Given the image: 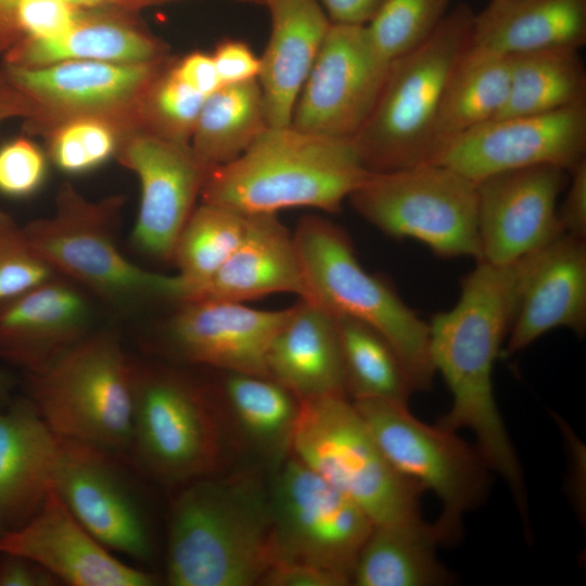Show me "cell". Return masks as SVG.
<instances>
[{
    "mask_svg": "<svg viewBox=\"0 0 586 586\" xmlns=\"http://www.w3.org/2000/svg\"><path fill=\"white\" fill-rule=\"evenodd\" d=\"M521 259L508 265L476 262L461 282L456 305L429 323L435 372L450 392L451 406L440 426L470 430L491 471L509 486L522 514L527 513L524 476L498 410L493 370L517 307Z\"/></svg>",
    "mask_w": 586,
    "mask_h": 586,
    "instance_id": "1",
    "label": "cell"
},
{
    "mask_svg": "<svg viewBox=\"0 0 586 586\" xmlns=\"http://www.w3.org/2000/svg\"><path fill=\"white\" fill-rule=\"evenodd\" d=\"M166 550L173 586L259 585L273 562L268 481L247 469L179 487Z\"/></svg>",
    "mask_w": 586,
    "mask_h": 586,
    "instance_id": "2",
    "label": "cell"
},
{
    "mask_svg": "<svg viewBox=\"0 0 586 586\" xmlns=\"http://www.w3.org/2000/svg\"><path fill=\"white\" fill-rule=\"evenodd\" d=\"M368 174L352 140L268 126L238 158L209 170L201 192L204 203L246 216L293 207L335 213Z\"/></svg>",
    "mask_w": 586,
    "mask_h": 586,
    "instance_id": "3",
    "label": "cell"
},
{
    "mask_svg": "<svg viewBox=\"0 0 586 586\" xmlns=\"http://www.w3.org/2000/svg\"><path fill=\"white\" fill-rule=\"evenodd\" d=\"M473 18L468 4H457L423 43L391 62L369 117L352 139L367 170L392 171L430 163L440 102L470 46Z\"/></svg>",
    "mask_w": 586,
    "mask_h": 586,
    "instance_id": "4",
    "label": "cell"
},
{
    "mask_svg": "<svg viewBox=\"0 0 586 586\" xmlns=\"http://www.w3.org/2000/svg\"><path fill=\"white\" fill-rule=\"evenodd\" d=\"M293 238L307 300L377 330L397 353L413 392L432 388L429 323L383 278L362 268L345 230L310 215L298 221Z\"/></svg>",
    "mask_w": 586,
    "mask_h": 586,
    "instance_id": "5",
    "label": "cell"
},
{
    "mask_svg": "<svg viewBox=\"0 0 586 586\" xmlns=\"http://www.w3.org/2000/svg\"><path fill=\"white\" fill-rule=\"evenodd\" d=\"M27 391L58 436L110 453L130 449L133 361L114 334L91 331L43 367L28 372Z\"/></svg>",
    "mask_w": 586,
    "mask_h": 586,
    "instance_id": "6",
    "label": "cell"
},
{
    "mask_svg": "<svg viewBox=\"0 0 586 586\" xmlns=\"http://www.w3.org/2000/svg\"><path fill=\"white\" fill-rule=\"evenodd\" d=\"M301 402L292 455L352 499L373 526L424 521V489L391 464L347 396Z\"/></svg>",
    "mask_w": 586,
    "mask_h": 586,
    "instance_id": "7",
    "label": "cell"
},
{
    "mask_svg": "<svg viewBox=\"0 0 586 586\" xmlns=\"http://www.w3.org/2000/svg\"><path fill=\"white\" fill-rule=\"evenodd\" d=\"M130 449L158 483L181 487L220 472L229 449L211 388L179 371L133 362Z\"/></svg>",
    "mask_w": 586,
    "mask_h": 586,
    "instance_id": "8",
    "label": "cell"
},
{
    "mask_svg": "<svg viewBox=\"0 0 586 586\" xmlns=\"http://www.w3.org/2000/svg\"><path fill=\"white\" fill-rule=\"evenodd\" d=\"M111 205H91L65 193L56 214L24 226L53 271L107 306L135 310L156 301H180L179 278L152 272L128 260L116 241Z\"/></svg>",
    "mask_w": 586,
    "mask_h": 586,
    "instance_id": "9",
    "label": "cell"
},
{
    "mask_svg": "<svg viewBox=\"0 0 586 586\" xmlns=\"http://www.w3.org/2000/svg\"><path fill=\"white\" fill-rule=\"evenodd\" d=\"M348 199L388 237L418 240L444 258L481 259L475 182L447 166L369 171Z\"/></svg>",
    "mask_w": 586,
    "mask_h": 586,
    "instance_id": "10",
    "label": "cell"
},
{
    "mask_svg": "<svg viewBox=\"0 0 586 586\" xmlns=\"http://www.w3.org/2000/svg\"><path fill=\"white\" fill-rule=\"evenodd\" d=\"M353 404L391 464L438 498L442 510L433 527L440 544L458 542L464 514L484 501L489 485L491 470L475 445L421 421L408 404L378 398Z\"/></svg>",
    "mask_w": 586,
    "mask_h": 586,
    "instance_id": "11",
    "label": "cell"
},
{
    "mask_svg": "<svg viewBox=\"0 0 586 586\" xmlns=\"http://www.w3.org/2000/svg\"><path fill=\"white\" fill-rule=\"evenodd\" d=\"M273 562L302 563L347 577L373 524L347 496L294 455L268 481Z\"/></svg>",
    "mask_w": 586,
    "mask_h": 586,
    "instance_id": "12",
    "label": "cell"
},
{
    "mask_svg": "<svg viewBox=\"0 0 586 586\" xmlns=\"http://www.w3.org/2000/svg\"><path fill=\"white\" fill-rule=\"evenodd\" d=\"M390 64L375 51L366 26L331 23L290 125L352 140L369 117Z\"/></svg>",
    "mask_w": 586,
    "mask_h": 586,
    "instance_id": "13",
    "label": "cell"
},
{
    "mask_svg": "<svg viewBox=\"0 0 586 586\" xmlns=\"http://www.w3.org/2000/svg\"><path fill=\"white\" fill-rule=\"evenodd\" d=\"M585 152L586 103H581L544 114L494 118L451 140L431 163L476 182L539 165L570 170Z\"/></svg>",
    "mask_w": 586,
    "mask_h": 586,
    "instance_id": "14",
    "label": "cell"
},
{
    "mask_svg": "<svg viewBox=\"0 0 586 586\" xmlns=\"http://www.w3.org/2000/svg\"><path fill=\"white\" fill-rule=\"evenodd\" d=\"M568 179L569 170L539 165L476 181L480 260L512 264L563 234L558 199Z\"/></svg>",
    "mask_w": 586,
    "mask_h": 586,
    "instance_id": "15",
    "label": "cell"
},
{
    "mask_svg": "<svg viewBox=\"0 0 586 586\" xmlns=\"http://www.w3.org/2000/svg\"><path fill=\"white\" fill-rule=\"evenodd\" d=\"M111 455L100 447L61 437L53 488L105 547L149 561L153 556L149 521Z\"/></svg>",
    "mask_w": 586,
    "mask_h": 586,
    "instance_id": "16",
    "label": "cell"
},
{
    "mask_svg": "<svg viewBox=\"0 0 586 586\" xmlns=\"http://www.w3.org/2000/svg\"><path fill=\"white\" fill-rule=\"evenodd\" d=\"M0 551L22 555L72 586H154L151 572L128 565L98 540L51 487L39 510L0 539Z\"/></svg>",
    "mask_w": 586,
    "mask_h": 586,
    "instance_id": "17",
    "label": "cell"
},
{
    "mask_svg": "<svg viewBox=\"0 0 586 586\" xmlns=\"http://www.w3.org/2000/svg\"><path fill=\"white\" fill-rule=\"evenodd\" d=\"M290 313L291 307L264 310L238 302L184 301L169 321L168 344L193 364L268 375L269 345Z\"/></svg>",
    "mask_w": 586,
    "mask_h": 586,
    "instance_id": "18",
    "label": "cell"
},
{
    "mask_svg": "<svg viewBox=\"0 0 586 586\" xmlns=\"http://www.w3.org/2000/svg\"><path fill=\"white\" fill-rule=\"evenodd\" d=\"M125 161L141 184L132 242L153 258L173 260L178 237L209 170L186 144L160 137L136 139Z\"/></svg>",
    "mask_w": 586,
    "mask_h": 586,
    "instance_id": "19",
    "label": "cell"
},
{
    "mask_svg": "<svg viewBox=\"0 0 586 586\" xmlns=\"http://www.w3.org/2000/svg\"><path fill=\"white\" fill-rule=\"evenodd\" d=\"M586 331V240L561 234L521 258L518 300L505 355L557 329Z\"/></svg>",
    "mask_w": 586,
    "mask_h": 586,
    "instance_id": "20",
    "label": "cell"
},
{
    "mask_svg": "<svg viewBox=\"0 0 586 586\" xmlns=\"http://www.w3.org/2000/svg\"><path fill=\"white\" fill-rule=\"evenodd\" d=\"M91 321L85 291L56 275L0 308V357L35 371L89 334Z\"/></svg>",
    "mask_w": 586,
    "mask_h": 586,
    "instance_id": "21",
    "label": "cell"
},
{
    "mask_svg": "<svg viewBox=\"0 0 586 586\" xmlns=\"http://www.w3.org/2000/svg\"><path fill=\"white\" fill-rule=\"evenodd\" d=\"M220 372L211 390L229 449L275 470L291 455L301 399L271 377Z\"/></svg>",
    "mask_w": 586,
    "mask_h": 586,
    "instance_id": "22",
    "label": "cell"
},
{
    "mask_svg": "<svg viewBox=\"0 0 586 586\" xmlns=\"http://www.w3.org/2000/svg\"><path fill=\"white\" fill-rule=\"evenodd\" d=\"M271 33L257 76L269 127L291 124L301 89L331 22L319 0H264Z\"/></svg>",
    "mask_w": 586,
    "mask_h": 586,
    "instance_id": "23",
    "label": "cell"
},
{
    "mask_svg": "<svg viewBox=\"0 0 586 586\" xmlns=\"http://www.w3.org/2000/svg\"><path fill=\"white\" fill-rule=\"evenodd\" d=\"M275 293L308 298L293 233L277 214L267 213L249 216L247 232L237 250L184 301L243 303Z\"/></svg>",
    "mask_w": 586,
    "mask_h": 586,
    "instance_id": "24",
    "label": "cell"
},
{
    "mask_svg": "<svg viewBox=\"0 0 586 586\" xmlns=\"http://www.w3.org/2000/svg\"><path fill=\"white\" fill-rule=\"evenodd\" d=\"M60 447L28 397L0 409V513L9 530L27 522L53 487Z\"/></svg>",
    "mask_w": 586,
    "mask_h": 586,
    "instance_id": "25",
    "label": "cell"
},
{
    "mask_svg": "<svg viewBox=\"0 0 586 586\" xmlns=\"http://www.w3.org/2000/svg\"><path fill=\"white\" fill-rule=\"evenodd\" d=\"M268 375L301 400L345 395V377L335 316L300 298L275 334L266 356Z\"/></svg>",
    "mask_w": 586,
    "mask_h": 586,
    "instance_id": "26",
    "label": "cell"
},
{
    "mask_svg": "<svg viewBox=\"0 0 586 586\" xmlns=\"http://www.w3.org/2000/svg\"><path fill=\"white\" fill-rule=\"evenodd\" d=\"M585 43L586 0H492L474 13L470 47L511 58Z\"/></svg>",
    "mask_w": 586,
    "mask_h": 586,
    "instance_id": "27",
    "label": "cell"
},
{
    "mask_svg": "<svg viewBox=\"0 0 586 586\" xmlns=\"http://www.w3.org/2000/svg\"><path fill=\"white\" fill-rule=\"evenodd\" d=\"M509 58L468 47L442 95L432 137L431 160L451 140L499 116L509 92Z\"/></svg>",
    "mask_w": 586,
    "mask_h": 586,
    "instance_id": "28",
    "label": "cell"
},
{
    "mask_svg": "<svg viewBox=\"0 0 586 586\" xmlns=\"http://www.w3.org/2000/svg\"><path fill=\"white\" fill-rule=\"evenodd\" d=\"M433 524L373 526L352 572L357 586H442L453 581L436 556Z\"/></svg>",
    "mask_w": 586,
    "mask_h": 586,
    "instance_id": "29",
    "label": "cell"
},
{
    "mask_svg": "<svg viewBox=\"0 0 586 586\" xmlns=\"http://www.w3.org/2000/svg\"><path fill=\"white\" fill-rule=\"evenodd\" d=\"M268 127L257 78L207 95L194 127L193 152L208 169L238 158Z\"/></svg>",
    "mask_w": 586,
    "mask_h": 586,
    "instance_id": "30",
    "label": "cell"
},
{
    "mask_svg": "<svg viewBox=\"0 0 586 586\" xmlns=\"http://www.w3.org/2000/svg\"><path fill=\"white\" fill-rule=\"evenodd\" d=\"M509 61V92L498 117L544 114L586 103V68L578 50H543Z\"/></svg>",
    "mask_w": 586,
    "mask_h": 586,
    "instance_id": "31",
    "label": "cell"
},
{
    "mask_svg": "<svg viewBox=\"0 0 586 586\" xmlns=\"http://www.w3.org/2000/svg\"><path fill=\"white\" fill-rule=\"evenodd\" d=\"M334 316L347 395L353 400L378 398L408 404L413 390L397 353L387 340L357 319Z\"/></svg>",
    "mask_w": 586,
    "mask_h": 586,
    "instance_id": "32",
    "label": "cell"
},
{
    "mask_svg": "<svg viewBox=\"0 0 586 586\" xmlns=\"http://www.w3.org/2000/svg\"><path fill=\"white\" fill-rule=\"evenodd\" d=\"M249 216L203 203L194 209L175 245L173 262L180 281V302L205 283L243 241Z\"/></svg>",
    "mask_w": 586,
    "mask_h": 586,
    "instance_id": "33",
    "label": "cell"
},
{
    "mask_svg": "<svg viewBox=\"0 0 586 586\" xmlns=\"http://www.w3.org/2000/svg\"><path fill=\"white\" fill-rule=\"evenodd\" d=\"M143 64L67 60L49 67L12 66L13 81L26 90L72 103H102L125 95L149 75Z\"/></svg>",
    "mask_w": 586,
    "mask_h": 586,
    "instance_id": "34",
    "label": "cell"
},
{
    "mask_svg": "<svg viewBox=\"0 0 586 586\" xmlns=\"http://www.w3.org/2000/svg\"><path fill=\"white\" fill-rule=\"evenodd\" d=\"M154 46L142 36L112 24H76L63 36L33 40L23 59L33 64L67 60L101 62H142L154 54Z\"/></svg>",
    "mask_w": 586,
    "mask_h": 586,
    "instance_id": "35",
    "label": "cell"
},
{
    "mask_svg": "<svg viewBox=\"0 0 586 586\" xmlns=\"http://www.w3.org/2000/svg\"><path fill=\"white\" fill-rule=\"evenodd\" d=\"M453 0H386L366 26L387 63L423 43L440 26Z\"/></svg>",
    "mask_w": 586,
    "mask_h": 586,
    "instance_id": "36",
    "label": "cell"
},
{
    "mask_svg": "<svg viewBox=\"0 0 586 586\" xmlns=\"http://www.w3.org/2000/svg\"><path fill=\"white\" fill-rule=\"evenodd\" d=\"M54 276L31 245L24 226L0 211V308Z\"/></svg>",
    "mask_w": 586,
    "mask_h": 586,
    "instance_id": "37",
    "label": "cell"
},
{
    "mask_svg": "<svg viewBox=\"0 0 586 586\" xmlns=\"http://www.w3.org/2000/svg\"><path fill=\"white\" fill-rule=\"evenodd\" d=\"M47 162L40 149L20 138L0 148V193L10 198L34 194L44 181Z\"/></svg>",
    "mask_w": 586,
    "mask_h": 586,
    "instance_id": "38",
    "label": "cell"
},
{
    "mask_svg": "<svg viewBox=\"0 0 586 586\" xmlns=\"http://www.w3.org/2000/svg\"><path fill=\"white\" fill-rule=\"evenodd\" d=\"M206 97L178 79L173 71L157 87L155 109L158 118L175 141L183 143L187 133L194 131L200 111Z\"/></svg>",
    "mask_w": 586,
    "mask_h": 586,
    "instance_id": "39",
    "label": "cell"
},
{
    "mask_svg": "<svg viewBox=\"0 0 586 586\" xmlns=\"http://www.w3.org/2000/svg\"><path fill=\"white\" fill-rule=\"evenodd\" d=\"M10 20L33 40H51L69 31L77 14L66 0H18Z\"/></svg>",
    "mask_w": 586,
    "mask_h": 586,
    "instance_id": "40",
    "label": "cell"
},
{
    "mask_svg": "<svg viewBox=\"0 0 586 586\" xmlns=\"http://www.w3.org/2000/svg\"><path fill=\"white\" fill-rule=\"evenodd\" d=\"M212 56L222 85L254 79L259 74V56L242 40H222Z\"/></svg>",
    "mask_w": 586,
    "mask_h": 586,
    "instance_id": "41",
    "label": "cell"
},
{
    "mask_svg": "<svg viewBox=\"0 0 586 586\" xmlns=\"http://www.w3.org/2000/svg\"><path fill=\"white\" fill-rule=\"evenodd\" d=\"M563 203L558 217L565 234L586 240V157L569 170Z\"/></svg>",
    "mask_w": 586,
    "mask_h": 586,
    "instance_id": "42",
    "label": "cell"
},
{
    "mask_svg": "<svg viewBox=\"0 0 586 586\" xmlns=\"http://www.w3.org/2000/svg\"><path fill=\"white\" fill-rule=\"evenodd\" d=\"M349 579L341 574L314 565L275 562L259 585L265 586H344Z\"/></svg>",
    "mask_w": 586,
    "mask_h": 586,
    "instance_id": "43",
    "label": "cell"
},
{
    "mask_svg": "<svg viewBox=\"0 0 586 586\" xmlns=\"http://www.w3.org/2000/svg\"><path fill=\"white\" fill-rule=\"evenodd\" d=\"M60 581L31 559L0 551V586H55Z\"/></svg>",
    "mask_w": 586,
    "mask_h": 586,
    "instance_id": "44",
    "label": "cell"
},
{
    "mask_svg": "<svg viewBox=\"0 0 586 586\" xmlns=\"http://www.w3.org/2000/svg\"><path fill=\"white\" fill-rule=\"evenodd\" d=\"M173 73L182 82L205 97L222 86L213 56L206 53L189 54L173 69Z\"/></svg>",
    "mask_w": 586,
    "mask_h": 586,
    "instance_id": "45",
    "label": "cell"
},
{
    "mask_svg": "<svg viewBox=\"0 0 586 586\" xmlns=\"http://www.w3.org/2000/svg\"><path fill=\"white\" fill-rule=\"evenodd\" d=\"M52 154L56 165L66 173L79 174L93 168L75 123L58 133Z\"/></svg>",
    "mask_w": 586,
    "mask_h": 586,
    "instance_id": "46",
    "label": "cell"
},
{
    "mask_svg": "<svg viewBox=\"0 0 586 586\" xmlns=\"http://www.w3.org/2000/svg\"><path fill=\"white\" fill-rule=\"evenodd\" d=\"M332 24L367 26L386 0H319Z\"/></svg>",
    "mask_w": 586,
    "mask_h": 586,
    "instance_id": "47",
    "label": "cell"
},
{
    "mask_svg": "<svg viewBox=\"0 0 586 586\" xmlns=\"http://www.w3.org/2000/svg\"><path fill=\"white\" fill-rule=\"evenodd\" d=\"M75 126L93 168L104 163L114 149V139L110 130L93 120L76 122Z\"/></svg>",
    "mask_w": 586,
    "mask_h": 586,
    "instance_id": "48",
    "label": "cell"
},
{
    "mask_svg": "<svg viewBox=\"0 0 586 586\" xmlns=\"http://www.w3.org/2000/svg\"><path fill=\"white\" fill-rule=\"evenodd\" d=\"M22 111L20 98L0 84V122Z\"/></svg>",
    "mask_w": 586,
    "mask_h": 586,
    "instance_id": "49",
    "label": "cell"
},
{
    "mask_svg": "<svg viewBox=\"0 0 586 586\" xmlns=\"http://www.w3.org/2000/svg\"><path fill=\"white\" fill-rule=\"evenodd\" d=\"M18 0H0V20H4L5 17L11 18V14L13 11V8L17 3ZM74 5L76 3H85V2H92L95 0H66ZM240 3H247V4H259L262 0H232Z\"/></svg>",
    "mask_w": 586,
    "mask_h": 586,
    "instance_id": "50",
    "label": "cell"
},
{
    "mask_svg": "<svg viewBox=\"0 0 586 586\" xmlns=\"http://www.w3.org/2000/svg\"><path fill=\"white\" fill-rule=\"evenodd\" d=\"M13 380L0 368V406H7L12 400Z\"/></svg>",
    "mask_w": 586,
    "mask_h": 586,
    "instance_id": "51",
    "label": "cell"
},
{
    "mask_svg": "<svg viewBox=\"0 0 586 586\" xmlns=\"http://www.w3.org/2000/svg\"><path fill=\"white\" fill-rule=\"evenodd\" d=\"M9 531V527L7 526L1 513H0V539L3 537V535Z\"/></svg>",
    "mask_w": 586,
    "mask_h": 586,
    "instance_id": "52",
    "label": "cell"
}]
</instances>
